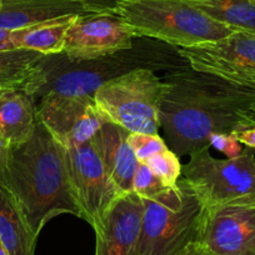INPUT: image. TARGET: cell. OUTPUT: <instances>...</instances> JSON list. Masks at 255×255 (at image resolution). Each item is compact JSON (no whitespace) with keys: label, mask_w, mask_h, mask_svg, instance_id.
<instances>
[{"label":"cell","mask_w":255,"mask_h":255,"mask_svg":"<svg viewBox=\"0 0 255 255\" xmlns=\"http://www.w3.org/2000/svg\"><path fill=\"white\" fill-rule=\"evenodd\" d=\"M255 90L190 67L168 73L159 108L164 141L180 158L209 146L213 134L250 128Z\"/></svg>","instance_id":"6da1fadb"},{"label":"cell","mask_w":255,"mask_h":255,"mask_svg":"<svg viewBox=\"0 0 255 255\" xmlns=\"http://www.w3.org/2000/svg\"><path fill=\"white\" fill-rule=\"evenodd\" d=\"M0 184L15 198L35 237L58 215L82 218L70 190L63 146L39 118L25 143L0 145Z\"/></svg>","instance_id":"7a4b0ae2"},{"label":"cell","mask_w":255,"mask_h":255,"mask_svg":"<svg viewBox=\"0 0 255 255\" xmlns=\"http://www.w3.org/2000/svg\"><path fill=\"white\" fill-rule=\"evenodd\" d=\"M188 67L179 48L139 36L131 48L92 60L75 61L64 53L43 55L21 90L35 102L48 94L94 97L105 83L135 69L171 73Z\"/></svg>","instance_id":"3957f363"},{"label":"cell","mask_w":255,"mask_h":255,"mask_svg":"<svg viewBox=\"0 0 255 255\" xmlns=\"http://www.w3.org/2000/svg\"><path fill=\"white\" fill-rule=\"evenodd\" d=\"M143 203L135 255H183L199 242L205 207L184 179Z\"/></svg>","instance_id":"277c9868"},{"label":"cell","mask_w":255,"mask_h":255,"mask_svg":"<svg viewBox=\"0 0 255 255\" xmlns=\"http://www.w3.org/2000/svg\"><path fill=\"white\" fill-rule=\"evenodd\" d=\"M135 33L176 48L217 41L235 29L214 21L185 0H125L117 8Z\"/></svg>","instance_id":"5b68a950"},{"label":"cell","mask_w":255,"mask_h":255,"mask_svg":"<svg viewBox=\"0 0 255 255\" xmlns=\"http://www.w3.org/2000/svg\"><path fill=\"white\" fill-rule=\"evenodd\" d=\"M181 165V176L205 208L229 204L255 205V155L247 148L235 158L218 159L204 146Z\"/></svg>","instance_id":"8992f818"},{"label":"cell","mask_w":255,"mask_h":255,"mask_svg":"<svg viewBox=\"0 0 255 255\" xmlns=\"http://www.w3.org/2000/svg\"><path fill=\"white\" fill-rule=\"evenodd\" d=\"M164 82L150 69H135L105 83L94 94L109 122L130 133L159 134Z\"/></svg>","instance_id":"52a82bcc"},{"label":"cell","mask_w":255,"mask_h":255,"mask_svg":"<svg viewBox=\"0 0 255 255\" xmlns=\"http://www.w3.org/2000/svg\"><path fill=\"white\" fill-rule=\"evenodd\" d=\"M63 150L70 190L82 219L97 232L123 193L109 178L92 141L63 146Z\"/></svg>","instance_id":"ba28073f"},{"label":"cell","mask_w":255,"mask_h":255,"mask_svg":"<svg viewBox=\"0 0 255 255\" xmlns=\"http://www.w3.org/2000/svg\"><path fill=\"white\" fill-rule=\"evenodd\" d=\"M179 51L191 69L255 90V31L235 30L220 40Z\"/></svg>","instance_id":"9c48e42d"},{"label":"cell","mask_w":255,"mask_h":255,"mask_svg":"<svg viewBox=\"0 0 255 255\" xmlns=\"http://www.w3.org/2000/svg\"><path fill=\"white\" fill-rule=\"evenodd\" d=\"M135 38L117 11L85 13L73 18L63 53L75 61L92 60L131 48Z\"/></svg>","instance_id":"30bf717a"},{"label":"cell","mask_w":255,"mask_h":255,"mask_svg":"<svg viewBox=\"0 0 255 255\" xmlns=\"http://www.w3.org/2000/svg\"><path fill=\"white\" fill-rule=\"evenodd\" d=\"M38 100V118L63 146L89 143L108 122L94 97L48 94Z\"/></svg>","instance_id":"8fae6325"},{"label":"cell","mask_w":255,"mask_h":255,"mask_svg":"<svg viewBox=\"0 0 255 255\" xmlns=\"http://www.w3.org/2000/svg\"><path fill=\"white\" fill-rule=\"evenodd\" d=\"M198 243L217 255H255V205L205 208Z\"/></svg>","instance_id":"7c38bea8"},{"label":"cell","mask_w":255,"mask_h":255,"mask_svg":"<svg viewBox=\"0 0 255 255\" xmlns=\"http://www.w3.org/2000/svg\"><path fill=\"white\" fill-rule=\"evenodd\" d=\"M144 203L134 191L118 198L95 233V255H135Z\"/></svg>","instance_id":"4fadbf2b"},{"label":"cell","mask_w":255,"mask_h":255,"mask_svg":"<svg viewBox=\"0 0 255 255\" xmlns=\"http://www.w3.org/2000/svg\"><path fill=\"white\" fill-rule=\"evenodd\" d=\"M129 133L108 120L92 139L108 175L123 194L133 191V179L139 164L128 143Z\"/></svg>","instance_id":"5bb4252c"},{"label":"cell","mask_w":255,"mask_h":255,"mask_svg":"<svg viewBox=\"0 0 255 255\" xmlns=\"http://www.w3.org/2000/svg\"><path fill=\"white\" fill-rule=\"evenodd\" d=\"M85 13L90 11L78 0H1L0 28L20 30Z\"/></svg>","instance_id":"9a60e30c"},{"label":"cell","mask_w":255,"mask_h":255,"mask_svg":"<svg viewBox=\"0 0 255 255\" xmlns=\"http://www.w3.org/2000/svg\"><path fill=\"white\" fill-rule=\"evenodd\" d=\"M36 103L24 90L0 93V141L6 148L21 145L35 130Z\"/></svg>","instance_id":"2e32d148"},{"label":"cell","mask_w":255,"mask_h":255,"mask_svg":"<svg viewBox=\"0 0 255 255\" xmlns=\"http://www.w3.org/2000/svg\"><path fill=\"white\" fill-rule=\"evenodd\" d=\"M0 240L9 255H34V235L10 191L0 184Z\"/></svg>","instance_id":"e0dca14e"},{"label":"cell","mask_w":255,"mask_h":255,"mask_svg":"<svg viewBox=\"0 0 255 255\" xmlns=\"http://www.w3.org/2000/svg\"><path fill=\"white\" fill-rule=\"evenodd\" d=\"M73 18L74 16H68L30 28L13 30L15 49L36 51L43 55L63 53L65 36Z\"/></svg>","instance_id":"ac0fdd59"},{"label":"cell","mask_w":255,"mask_h":255,"mask_svg":"<svg viewBox=\"0 0 255 255\" xmlns=\"http://www.w3.org/2000/svg\"><path fill=\"white\" fill-rule=\"evenodd\" d=\"M214 21L235 30L255 31L254 0H185Z\"/></svg>","instance_id":"d6986e66"},{"label":"cell","mask_w":255,"mask_h":255,"mask_svg":"<svg viewBox=\"0 0 255 255\" xmlns=\"http://www.w3.org/2000/svg\"><path fill=\"white\" fill-rule=\"evenodd\" d=\"M43 54L25 49L0 51V93L21 89Z\"/></svg>","instance_id":"ffe728a7"},{"label":"cell","mask_w":255,"mask_h":255,"mask_svg":"<svg viewBox=\"0 0 255 255\" xmlns=\"http://www.w3.org/2000/svg\"><path fill=\"white\" fill-rule=\"evenodd\" d=\"M145 164L166 188H173L178 184L181 176L180 158L169 148L149 158Z\"/></svg>","instance_id":"44dd1931"},{"label":"cell","mask_w":255,"mask_h":255,"mask_svg":"<svg viewBox=\"0 0 255 255\" xmlns=\"http://www.w3.org/2000/svg\"><path fill=\"white\" fill-rule=\"evenodd\" d=\"M128 143L140 163H145L153 155L168 149L166 143L159 134L129 133Z\"/></svg>","instance_id":"7402d4cb"},{"label":"cell","mask_w":255,"mask_h":255,"mask_svg":"<svg viewBox=\"0 0 255 255\" xmlns=\"http://www.w3.org/2000/svg\"><path fill=\"white\" fill-rule=\"evenodd\" d=\"M166 188L159 178H156L153 171L145 163L139 161L135 175L133 179V191L141 199H151L163 193Z\"/></svg>","instance_id":"603a6c76"},{"label":"cell","mask_w":255,"mask_h":255,"mask_svg":"<svg viewBox=\"0 0 255 255\" xmlns=\"http://www.w3.org/2000/svg\"><path fill=\"white\" fill-rule=\"evenodd\" d=\"M210 148H215L227 158H235L243 153V144L235 134H213L209 140Z\"/></svg>","instance_id":"cb8c5ba5"},{"label":"cell","mask_w":255,"mask_h":255,"mask_svg":"<svg viewBox=\"0 0 255 255\" xmlns=\"http://www.w3.org/2000/svg\"><path fill=\"white\" fill-rule=\"evenodd\" d=\"M90 13H100V11H115L120 3L125 0H78Z\"/></svg>","instance_id":"d4e9b609"},{"label":"cell","mask_w":255,"mask_h":255,"mask_svg":"<svg viewBox=\"0 0 255 255\" xmlns=\"http://www.w3.org/2000/svg\"><path fill=\"white\" fill-rule=\"evenodd\" d=\"M233 134H235L237 139L243 145L255 150V127L248 128V129H244V130H240L238 133Z\"/></svg>","instance_id":"484cf974"},{"label":"cell","mask_w":255,"mask_h":255,"mask_svg":"<svg viewBox=\"0 0 255 255\" xmlns=\"http://www.w3.org/2000/svg\"><path fill=\"white\" fill-rule=\"evenodd\" d=\"M13 49H15L13 30L0 28V51L13 50Z\"/></svg>","instance_id":"4316f807"},{"label":"cell","mask_w":255,"mask_h":255,"mask_svg":"<svg viewBox=\"0 0 255 255\" xmlns=\"http://www.w3.org/2000/svg\"><path fill=\"white\" fill-rule=\"evenodd\" d=\"M183 255H217L213 252H210L208 248H205L204 245H202L200 243H194L189 247V249L184 253Z\"/></svg>","instance_id":"83f0119b"},{"label":"cell","mask_w":255,"mask_h":255,"mask_svg":"<svg viewBox=\"0 0 255 255\" xmlns=\"http://www.w3.org/2000/svg\"><path fill=\"white\" fill-rule=\"evenodd\" d=\"M248 119H249L250 128H252V127H255V105H254V107L252 108V110H250L249 117H248Z\"/></svg>","instance_id":"f1b7e54d"},{"label":"cell","mask_w":255,"mask_h":255,"mask_svg":"<svg viewBox=\"0 0 255 255\" xmlns=\"http://www.w3.org/2000/svg\"><path fill=\"white\" fill-rule=\"evenodd\" d=\"M0 5H1V0H0Z\"/></svg>","instance_id":"f546056e"},{"label":"cell","mask_w":255,"mask_h":255,"mask_svg":"<svg viewBox=\"0 0 255 255\" xmlns=\"http://www.w3.org/2000/svg\"><path fill=\"white\" fill-rule=\"evenodd\" d=\"M0 145H1V141H0Z\"/></svg>","instance_id":"4dcf8cb0"},{"label":"cell","mask_w":255,"mask_h":255,"mask_svg":"<svg viewBox=\"0 0 255 255\" xmlns=\"http://www.w3.org/2000/svg\"><path fill=\"white\" fill-rule=\"evenodd\" d=\"M254 3H255V0H254Z\"/></svg>","instance_id":"1f68e13d"}]
</instances>
